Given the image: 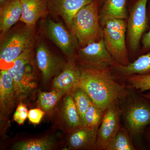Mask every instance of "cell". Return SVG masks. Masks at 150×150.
<instances>
[{"mask_svg":"<svg viewBox=\"0 0 150 150\" xmlns=\"http://www.w3.org/2000/svg\"><path fill=\"white\" fill-rule=\"evenodd\" d=\"M40 25L41 34L53 42L68 60L76 59V54L80 46L76 38L71 30H68L62 23L56 22L47 17Z\"/></svg>","mask_w":150,"mask_h":150,"instance_id":"cell-8","label":"cell"},{"mask_svg":"<svg viewBox=\"0 0 150 150\" xmlns=\"http://www.w3.org/2000/svg\"><path fill=\"white\" fill-rule=\"evenodd\" d=\"M99 9L100 25L112 19L126 20L128 18L127 0H105Z\"/></svg>","mask_w":150,"mask_h":150,"instance_id":"cell-20","label":"cell"},{"mask_svg":"<svg viewBox=\"0 0 150 150\" xmlns=\"http://www.w3.org/2000/svg\"><path fill=\"white\" fill-rule=\"evenodd\" d=\"M36 62L46 83L62 71L67 62L55 55L46 43L40 41L36 50Z\"/></svg>","mask_w":150,"mask_h":150,"instance_id":"cell-11","label":"cell"},{"mask_svg":"<svg viewBox=\"0 0 150 150\" xmlns=\"http://www.w3.org/2000/svg\"><path fill=\"white\" fill-rule=\"evenodd\" d=\"M134 142L125 127L119 129L108 145L106 150H137Z\"/></svg>","mask_w":150,"mask_h":150,"instance_id":"cell-23","label":"cell"},{"mask_svg":"<svg viewBox=\"0 0 150 150\" xmlns=\"http://www.w3.org/2000/svg\"><path fill=\"white\" fill-rule=\"evenodd\" d=\"M97 130L81 127L70 132L68 146L71 149L96 150Z\"/></svg>","mask_w":150,"mask_h":150,"instance_id":"cell-17","label":"cell"},{"mask_svg":"<svg viewBox=\"0 0 150 150\" xmlns=\"http://www.w3.org/2000/svg\"><path fill=\"white\" fill-rule=\"evenodd\" d=\"M104 112L92 101L85 115L86 127L98 130L102 122Z\"/></svg>","mask_w":150,"mask_h":150,"instance_id":"cell-25","label":"cell"},{"mask_svg":"<svg viewBox=\"0 0 150 150\" xmlns=\"http://www.w3.org/2000/svg\"><path fill=\"white\" fill-rule=\"evenodd\" d=\"M99 0L84 6L73 17L70 30L76 38L80 47L98 41L103 38L99 21Z\"/></svg>","mask_w":150,"mask_h":150,"instance_id":"cell-4","label":"cell"},{"mask_svg":"<svg viewBox=\"0 0 150 150\" xmlns=\"http://www.w3.org/2000/svg\"><path fill=\"white\" fill-rule=\"evenodd\" d=\"M35 39V28L23 23L1 35V69H9L23 52L33 47Z\"/></svg>","mask_w":150,"mask_h":150,"instance_id":"cell-3","label":"cell"},{"mask_svg":"<svg viewBox=\"0 0 150 150\" xmlns=\"http://www.w3.org/2000/svg\"><path fill=\"white\" fill-rule=\"evenodd\" d=\"M45 112L39 108L30 109L28 111V118L30 123L34 125H37L42 120Z\"/></svg>","mask_w":150,"mask_h":150,"instance_id":"cell-29","label":"cell"},{"mask_svg":"<svg viewBox=\"0 0 150 150\" xmlns=\"http://www.w3.org/2000/svg\"><path fill=\"white\" fill-rule=\"evenodd\" d=\"M7 70L13 80L17 100H23L37 87L33 47L23 52Z\"/></svg>","mask_w":150,"mask_h":150,"instance_id":"cell-5","label":"cell"},{"mask_svg":"<svg viewBox=\"0 0 150 150\" xmlns=\"http://www.w3.org/2000/svg\"><path fill=\"white\" fill-rule=\"evenodd\" d=\"M81 73V67L76 59L68 60L62 71L54 77L52 83L53 89L70 93L77 87Z\"/></svg>","mask_w":150,"mask_h":150,"instance_id":"cell-13","label":"cell"},{"mask_svg":"<svg viewBox=\"0 0 150 150\" xmlns=\"http://www.w3.org/2000/svg\"><path fill=\"white\" fill-rule=\"evenodd\" d=\"M80 67L77 87L83 89L94 104L104 112L111 103L124 99L130 92V88L115 80L111 70Z\"/></svg>","mask_w":150,"mask_h":150,"instance_id":"cell-1","label":"cell"},{"mask_svg":"<svg viewBox=\"0 0 150 150\" xmlns=\"http://www.w3.org/2000/svg\"><path fill=\"white\" fill-rule=\"evenodd\" d=\"M123 81L126 83V86L141 93L150 91V74L132 75Z\"/></svg>","mask_w":150,"mask_h":150,"instance_id":"cell-26","label":"cell"},{"mask_svg":"<svg viewBox=\"0 0 150 150\" xmlns=\"http://www.w3.org/2000/svg\"><path fill=\"white\" fill-rule=\"evenodd\" d=\"M22 15L21 0H6L0 4V31L4 35L20 20Z\"/></svg>","mask_w":150,"mask_h":150,"instance_id":"cell-18","label":"cell"},{"mask_svg":"<svg viewBox=\"0 0 150 150\" xmlns=\"http://www.w3.org/2000/svg\"><path fill=\"white\" fill-rule=\"evenodd\" d=\"M28 111L26 105L22 103H20L18 105L13 114V120L19 125H22L24 123L28 118Z\"/></svg>","mask_w":150,"mask_h":150,"instance_id":"cell-27","label":"cell"},{"mask_svg":"<svg viewBox=\"0 0 150 150\" xmlns=\"http://www.w3.org/2000/svg\"><path fill=\"white\" fill-rule=\"evenodd\" d=\"M105 0H99V3H100V6L102 5V4H103V3L104 2V1Z\"/></svg>","mask_w":150,"mask_h":150,"instance_id":"cell-32","label":"cell"},{"mask_svg":"<svg viewBox=\"0 0 150 150\" xmlns=\"http://www.w3.org/2000/svg\"><path fill=\"white\" fill-rule=\"evenodd\" d=\"M149 0H135L131 5L127 22L126 42L129 56L139 54L142 37L148 26Z\"/></svg>","mask_w":150,"mask_h":150,"instance_id":"cell-7","label":"cell"},{"mask_svg":"<svg viewBox=\"0 0 150 150\" xmlns=\"http://www.w3.org/2000/svg\"><path fill=\"white\" fill-rule=\"evenodd\" d=\"M60 120L66 131L71 132L83 127L81 118L70 93L64 96L60 108Z\"/></svg>","mask_w":150,"mask_h":150,"instance_id":"cell-19","label":"cell"},{"mask_svg":"<svg viewBox=\"0 0 150 150\" xmlns=\"http://www.w3.org/2000/svg\"><path fill=\"white\" fill-rule=\"evenodd\" d=\"M111 72L115 79L123 80L132 75L150 74V52L140 55L127 66L117 64Z\"/></svg>","mask_w":150,"mask_h":150,"instance_id":"cell-15","label":"cell"},{"mask_svg":"<svg viewBox=\"0 0 150 150\" xmlns=\"http://www.w3.org/2000/svg\"><path fill=\"white\" fill-rule=\"evenodd\" d=\"M147 11L148 18L150 21V0H149L148 1ZM141 43L142 47L140 49L139 54L142 55L150 52V26L149 31L145 33L143 35Z\"/></svg>","mask_w":150,"mask_h":150,"instance_id":"cell-28","label":"cell"},{"mask_svg":"<svg viewBox=\"0 0 150 150\" xmlns=\"http://www.w3.org/2000/svg\"><path fill=\"white\" fill-rule=\"evenodd\" d=\"M142 96H143L145 97V98H148V99H150V91L146 93H142Z\"/></svg>","mask_w":150,"mask_h":150,"instance_id":"cell-31","label":"cell"},{"mask_svg":"<svg viewBox=\"0 0 150 150\" xmlns=\"http://www.w3.org/2000/svg\"><path fill=\"white\" fill-rule=\"evenodd\" d=\"M17 100L13 80L7 69L0 72V107L1 113L6 115L14 107Z\"/></svg>","mask_w":150,"mask_h":150,"instance_id":"cell-16","label":"cell"},{"mask_svg":"<svg viewBox=\"0 0 150 150\" xmlns=\"http://www.w3.org/2000/svg\"><path fill=\"white\" fill-rule=\"evenodd\" d=\"M57 142L52 137L23 140L15 143L12 148L15 150H50L56 146Z\"/></svg>","mask_w":150,"mask_h":150,"instance_id":"cell-21","label":"cell"},{"mask_svg":"<svg viewBox=\"0 0 150 150\" xmlns=\"http://www.w3.org/2000/svg\"><path fill=\"white\" fill-rule=\"evenodd\" d=\"M22 15L20 21L35 28L40 19L46 18L49 13L47 0H21Z\"/></svg>","mask_w":150,"mask_h":150,"instance_id":"cell-14","label":"cell"},{"mask_svg":"<svg viewBox=\"0 0 150 150\" xmlns=\"http://www.w3.org/2000/svg\"><path fill=\"white\" fill-rule=\"evenodd\" d=\"M101 26L105 45L112 58L118 64H129L131 62L126 43V20L112 19Z\"/></svg>","mask_w":150,"mask_h":150,"instance_id":"cell-6","label":"cell"},{"mask_svg":"<svg viewBox=\"0 0 150 150\" xmlns=\"http://www.w3.org/2000/svg\"><path fill=\"white\" fill-rule=\"evenodd\" d=\"M120 102L124 127L137 150L147 149L149 147L146 145L143 135L145 129L150 125V99L130 88L129 94Z\"/></svg>","mask_w":150,"mask_h":150,"instance_id":"cell-2","label":"cell"},{"mask_svg":"<svg viewBox=\"0 0 150 150\" xmlns=\"http://www.w3.org/2000/svg\"><path fill=\"white\" fill-rule=\"evenodd\" d=\"M76 59L81 67L97 69L111 70L118 64L108 51L103 38L98 41L80 47Z\"/></svg>","mask_w":150,"mask_h":150,"instance_id":"cell-9","label":"cell"},{"mask_svg":"<svg viewBox=\"0 0 150 150\" xmlns=\"http://www.w3.org/2000/svg\"><path fill=\"white\" fill-rule=\"evenodd\" d=\"M6 1V0H0V4L5 1Z\"/></svg>","mask_w":150,"mask_h":150,"instance_id":"cell-33","label":"cell"},{"mask_svg":"<svg viewBox=\"0 0 150 150\" xmlns=\"http://www.w3.org/2000/svg\"><path fill=\"white\" fill-rule=\"evenodd\" d=\"M66 94L57 89H53L49 92L40 91L38 96V106L45 112H51Z\"/></svg>","mask_w":150,"mask_h":150,"instance_id":"cell-22","label":"cell"},{"mask_svg":"<svg viewBox=\"0 0 150 150\" xmlns=\"http://www.w3.org/2000/svg\"><path fill=\"white\" fill-rule=\"evenodd\" d=\"M143 136L146 144L150 148V125L145 129Z\"/></svg>","mask_w":150,"mask_h":150,"instance_id":"cell-30","label":"cell"},{"mask_svg":"<svg viewBox=\"0 0 150 150\" xmlns=\"http://www.w3.org/2000/svg\"><path fill=\"white\" fill-rule=\"evenodd\" d=\"M120 101H114L105 110L102 122L98 129L96 150H106L108 145L122 126Z\"/></svg>","mask_w":150,"mask_h":150,"instance_id":"cell-10","label":"cell"},{"mask_svg":"<svg viewBox=\"0 0 150 150\" xmlns=\"http://www.w3.org/2000/svg\"><path fill=\"white\" fill-rule=\"evenodd\" d=\"M94 0H47L49 13L63 18L69 30L72 20L84 6Z\"/></svg>","mask_w":150,"mask_h":150,"instance_id":"cell-12","label":"cell"},{"mask_svg":"<svg viewBox=\"0 0 150 150\" xmlns=\"http://www.w3.org/2000/svg\"><path fill=\"white\" fill-rule=\"evenodd\" d=\"M81 118L83 127H86L85 115L88 108L92 102L88 95L81 88L77 87L70 93Z\"/></svg>","mask_w":150,"mask_h":150,"instance_id":"cell-24","label":"cell"}]
</instances>
